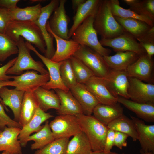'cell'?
Returning a JSON list of instances; mask_svg holds the SVG:
<instances>
[{"instance_id": "cell-42", "label": "cell", "mask_w": 154, "mask_h": 154, "mask_svg": "<svg viewBox=\"0 0 154 154\" xmlns=\"http://www.w3.org/2000/svg\"><path fill=\"white\" fill-rule=\"evenodd\" d=\"M10 21L8 9L0 7V33H5L8 24Z\"/></svg>"}, {"instance_id": "cell-50", "label": "cell", "mask_w": 154, "mask_h": 154, "mask_svg": "<svg viewBox=\"0 0 154 154\" xmlns=\"http://www.w3.org/2000/svg\"><path fill=\"white\" fill-rule=\"evenodd\" d=\"M88 154H118L117 153L115 152H112L111 151L110 152H106L104 151H92Z\"/></svg>"}, {"instance_id": "cell-34", "label": "cell", "mask_w": 154, "mask_h": 154, "mask_svg": "<svg viewBox=\"0 0 154 154\" xmlns=\"http://www.w3.org/2000/svg\"><path fill=\"white\" fill-rule=\"evenodd\" d=\"M92 151L87 137L81 131L69 141L66 154H88Z\"/></svg>"}, {"instance_id": "cell-53", "label": "cell", "mask_w": 154, "mask_h": 154, "mask_svg": "<svg viewBox=\"0 0 154 154\" xmlns=\"http://www.w3.org/2000/svg\"><path fill=\"white\" fill-rule=\"evenodd\" d=\"M2 131L0 129V133Z\"/></svg>"}, {"instance_id": "cell-51", "label": "cell", "mask_w": 154, "mask_h": 154, "mask_svg": "<svg viewBox=\"0 0 154 154\" xmlns=\"http://www.w3.org/2000/svg\"><path fill=\"white\" fill-rule=\"evenodd\" d=\"M141 154H154V153L152 152H145L141 149L140 151Z\"/></svg>"}, {"instance_id": "cell-54", "label": "cell", "mask_w": 154, "mask_h": 154, "mask_svg": "<svg viewBox=\"0 0 154 154\" xmlns=\"http://www.w3.org/2000/svg\"><path fill=\"white\" fill-rule=\"evenodd\" d=\"M1 65H2V64H1V62H0V67L1 66Z\"/></svg>"}, {"instance_id": "cell-14", "label": "cell", "mask_w": 154, "mask_h": 154, "mask_svg": "<svg viewBox=\"0 0 154 154\" xmlns=\"http://www.w3.org/2000/svg\"><path fill=\"white\" fill-rule=\"evenodd\" d=\"M17 84L15 89L25 92H34L38 88L42 87L50 80L49 73L38 74L35 70H27L17 76H11Z\"/></svg>"}, {"instance_id": "cell-23", "label": "cell", "mask_w": 154, "mask_h": 154, "mask_svg": "<svg viewBox=\"0 0 154 154\" xmlns=\"http://www.w3.org/2000/svg\"><path fill=\"white\" fill-rule=\"evenodd\" d=\"M25 92L16 89H9L6 86L0 90V98L4 104L12 110L14 120L18 121L21 106Z\"/></svg>"}, {"instance_id": "cell-8", "label": "cell", "mask_w": 154, "mask_h": 154, "mask_svg": "<svg viewBox=\"0 0 154 154\" xmlns=\"http://www.w3.org/2000/svg\"><path fill=\"white\" fill-rule=\"evenodd\" d=\"M114 17L125 31L139 42L154 40V26L151 27L145 22L135 19Z\"/></svg>"}, {"instance_id": "cell-40", "label": "cell", "mask_w": 154, "mask_h": 154, "mask_svg": "<svg viewBox=\"0 0 154 154\" xmlns=\"http://www.w3.org/2000/svg\"><path fill=\"white\" fill-rule=\"evenodd\" d=\"M60 71L62 80L64 85L69 89L70 86L77 83L70 59L62 61Z\"/></svg>"}, {"instance_id": "cell-9", "label": "cell", "mask_w": 154, "mask_h": 154, "mask_svg": "<svg viewBox=\"0 0 154 154\" xmlns=\"http://www.w3.org/2000/svg\"><path fill=\"white\" fill-rule=\"evenodd\" d=\"M99 41L103 46L111 48L116 52L130 51L140 55L146 54L145 50L139 42L131 34L126 31L114 38L101 39Z\"/></svg>"}, {"instance_id": "cell-18", "label": "cell", "mask_w": 154, "mask_h": 154, "mask_svg": "<svg viewBox=\"0 0 154 154\" xmlns=\"http://www.w3.org/2000/svg\"><path fill=\"white\" fill-rule=\"evenodd\" d=\"M46 28L48 31L53 35L56 44V50L50 59L55 62H59L70 59L77 50L80 45L71 39L65 40L55 35L51 30L48 21Z\"/></svg>"}, {"instance_id": "cell-39", "label": "cell", "mask_w": 154, "mask_h": 154, "mask_svg": "<svg viewBox=\"0 0 154 154\" xmlns=\"http://www.w3.org/2000/svg\"><path fill=\"white\" fill-rule=\"evenodd\" d=\"M16 43L4 33H0V62L5 61L11 56L18 53Z\"/></svg>"}, {"instance_id": "cell-25", "label": "cell", "mask_w": 154, "mask_h": 154, "mask_svg": "<svg viewBox=\"0 0 154 154\" xmlns=\"http://www.w3.org/2000/svg\"><path fill=\"white\" fill-rule=\"evenodd\" d=\"M54 90L60 100V108L57 110L58 115L67 114L76 116L83 114L80 106L70 90L67 91L59 89Z\"/></svg>"}, {"instance_id": "cell-20", "label": "cell", "mask_w": 154, "mask_h": 154, "mask_svg": "<svg viewBox=\"0 0 154 154\" xmlns=\"http://www.w3.org/2000/svg\"><path fill=\"white\" fill-rule=\"evenodd\" d=\"M54 116L49 113L44 112L39 107L31 119L21 129L18 137L22 147H25L27 138L34 132L37 133L43 127L41 124Z\"/></svg>"}, {"instance_id": "cell-5", "label": "cell", "mask_w": 154, "mask_h": 154, "mask_svg": "<svg viewBox=\"0 0 154 154\" xmlns=\"http://www.w3.org/2000/svg\"><path fill=\"white\" fill-rule=\"evenodd\" d=\"M16 43L18 49V56L14 64L7 71V75L18 76L23 74L24 71L28 70H33L42 74L48 73L41 62L35 61L32 58L30 50L26 46L23 37H20Z\"/></svg>"}, {"instance_id": "cell-2", "label": "cell", "mask_w": 154, "mask_h": 154, "mask_svg": "<svg viewBox=\"0 0 154 154\" xmlns=\"http://www.w3.org/2000/svg\"><path fill=\"white\" fill-rule=\"evenodd\" d=\"M5 33L15 43L20 37L33 44L44 54L46 45L41 31L35 22L10 21Z\"/></svg>"}, {"instance_id": "cell-52", "label": "cell", "mask_w": 154, "mask_h": 154, "mask_svg": "<svg viewBox=\"0 0 154 154\" xmlns=\"http://www.w3.org/2000/svg\"><path fill=\"white\" fill-rule=\"evenodd\" d=\"M0 154H11L8 151H3V152L1 153Z\"/></svg>"}, {"instance_id": "cell-45", "label": "cell", "mask_w": 154, "mask_h": 154, "mask_svg": "<svg viewBox=\"0 0 154 154\" xmlns=\"http://www.w3.org/2000/svg\"><path fill=\"white\" fill-rule=\"evenodd\" d=\"M115 131L109 129L108 130L105 140L104 151L106 152L111 151L114 146Z\"/></svg>"}, {"instance_id": "cell-19", "label": "cell", "mask_w": 154, "mask_h": 154, "mask_svg": "<svg viewBox=\"0 0 154 154\" xmlns=\"http://www.w3.org/2000/svg\"><path fill=\"white\" fill-rule=\"evenodd\" d=\"M69 89L80 106L83 114L91 115L94 108L99 103L85 84L77 83L70 86Z\"/></svg>"}, {"instance_id": "cell-3", "label": "cell", "mask_w": 154, "mask_h": 154, "mask_svg": "<svg viewBox=\"0 0 154 154\" xmlns=\"http://www.w3.org/2000/svg\"><path fill=\"white\" fill-rule=\"evenodd\" d=\"M76 116L82 131L84 133L88 139L92 151H103L109 129L107 126L93 116L82 114Z\"/></svg>"}, {"instance_id": "cell-47", "label": "cell", "mask_w": 154, "mask_h": 154, "mask_svg": "<svg viewBox=\"0 0 154 154\" xmlns=\"http://www.w3.org/2000/svg\"><path fill=\"white\" fill-rule=\"evenodd\" d=\"M19 0H0V7L7 9H13L17 6Z\"/></svg>"}, {"instance_id": "cell-35", "label": "cell", "mask_w": 154, "mask_h": 154, "mask_svg": "<svg viewBox=\"0 0 154 154\" xmlns=\"http://www.w3.org/2000/svg\"><path fill=\"white\" fill-rule=\"evenodd\" d=\"M112 13L114 17L137 19L147 24L151 27L154 26L153 21L149 18L139 15L130 8L125 9L120 5L118 0H110Z\"/></svg>"}, {"instance_id": "cell-36", "label": "cell", "mask_w": 154, "mask_h": 154, "mask_svg": "<svg viewBox=\"0 0 154 154\" xmlns=\"http://www.w3.org/2000/svg\"><path fill=\"white\" fill-rule=\"evenodd\" d=\"M129 8L138 14L147 17L154 21V0H123Z\"/></svg>"}, {"instance_id": "cell-27", "label": "cell", "mask_w": 154, "mask_h": 154, "mask_svg": "<svg viewBox=\"0 0 154 154\" xmlns=\"http://www.w3.org/2000/svg\"><path fill=\"white\" fill-rule=\"evenodd\" d=\"M123 109L119 103L113 105L98 104L94 108L93 116L103 124L110 123L123 114Z\"/></svg>"}, {"instance_id": "cell-31", "label": "cell", "mask_w": 154, "mask_h": 154, "mask_svg": "<svg viewBox=\"0 0 154 154\" xmlns=\"http://www.w3.org/2000/svg\"><path fill=\"white\" fill-rule=\"evenodd\" d=\"M42 7L41 5L38 3L23 8L17 6L7 9L11 21L35 22L40 15Z\"/></svg>"}, {"instance_id": "cell-38", "label": "cell", "mask_w": 154, "mask_h": 154, "mask_svg": "<svg viewBox=\"0 0 154 154\" xmlns=\"http://www.w3.org/2000/svg\"><path fill=\"white\" fill-rule=\"evenodd\" d=\"M70 138L55 139L34 154H66Z\"/></svg>"}, {"instance_id": "cell-28", "label": "cell", "mask_w": 154, "mask_h": 154, "mask_svg": "<svg viewBox=\"0 0 154 154\" xmlns=\"http://www.w3.org/2000/svg\"><path fill=\"white\" fill-rule=\"evenodd\" d=\"M117 101L135 113L139 118L147 122H154V104L138 103L120 96Z\"/></svg>"}, {"instance_id": "cell-17", "label": "cell", "mask_w": 154, "mask_h": 154, "mask_svg": "<svg viewBox=\"0 0 154 154\" xmlns=\"http://www.w3.org/2000/svg\"><path fill=\"white\" fill-rule=\"evenodd\" d=\"M84 84L99 103L113 105L118 103L117 98L113 96L109 91L102 78L93 76Z\"/></svg>"}, {"instance_id": "cell-4", "label": "cell", "mask_w": 154, "mask_h": 154, "mask_svg": "<svg viewBox=\"0 0 154 154\" xmlns=\"http://www.w3.org/2000/svg\"><path fill=\"white\" fill-rule=\"evenodd\" d=\"M94 17L91 16L86 19L76 29L71 38L80 45L88 47L103 56H109L111 50L102 46L98 40L93 26Z\"/></svg>"}, {"instance_id": "cell-11", "label": "cell", "mask_w": 154, "mask_h": 154, "mask_svg": "<svg viewBox=\"0 0 154 154\" xmlns=\"http://www.w3.org/2000/svg\"><path fill=\"white\" fill-rule=\"evenodd\" d=\"M102 78L107 88L114 97L129 99L127 93L129 81L126 71L110 69L108 74Z\"/></svg>"}, {"instance_id": "cell-32", "label": "cell", "mask_w": 154, "mask_h": 154, "mask_svg": "<svg viewBox=\"0 0 154 154\" xmlns=\"http://www.w3.org/2000/svg\"><path fill=\"white\" fill-rule=\"evenodd\" d=\"M55 139L47 120L39 131L27 138L25 145L26 146L29 141H33L34 143L31 145V149L32 150H37L43 148Z\"/></svg>"}, {"instance_id": "cell-16", "label": "cell", "mask_w": 154, "mask_h": 154, "mask_svg": "<svg viewBox=\"0 0 154 154\" xmlns=\"http://www.w3.org/2000/svg\"><path fill=\"white\" fill-rule=\"evenodd\" d=\"M66 0H60L58 6L51 15L48 21L52 32L58 37L68 40V25L70 21L65 8Z\"/></svg>"}, {"instance_id": "cell-22", "label": "cell", "mask_w": 154, "mask_h": 154, "mask_svg": "<svg viewBox=\"0 0 154 154\" xmlns=\"http://www.w3.org/2000/svg\"><path fill=\"white\" fill-rule=\"evenodd\" d=\"M130 116L135 125L141 149L145 152L154 153V125H146L139 118Z\"/></svg>"}, {"instance_id": "cell-43", "label": "cell", "mask_w": 154, "mask_h": 154, "mask_svg": "<svg viewBox=\"0 0 154 154\" xmlns=\"http://www.w3.org/2000/svg\"><path fill=\"white\" fill-rule=\"evenodd\" d=\"M129 136L126 134L117 131H115L114 146L120 149L127 146V139Z\"/></svg>"}, {"instance_id": "cell-29", "label": "cell", "mask_w": 154, "mask_h": 154, "mask_svg": "<svg viewBox=\"0 0 154 154\" xmlns=\"http://www.w3.org/2000/svg\"><path fill=\"white\" fill-rule=\"evenodd\" d=\"M39 107L38 102L34 92H25L18 121L22 127L31 119Z\"/></svg>"}, {"instance_id": "cell-6", "label": "cell", "mask_w": 154, "mask_h": 154, "mask_svg": "<svg viewBox=\"0 0 154 154\" xmlns=\"http://www.w3.org/2000/svg\"><path fill=\"white\" fill-rule=\"evenodd\" d=\"M73 56L86 65L95 76L103 78L109 72L110 69L103 56L88 47L80 45Z\"/></svg>"}, {"instance_id": "cell-37", "label": "cell", "mask_w": 154, "mask_h": 154, "mask_svg": "<svg viewBox=\"0 0 154 154\" xmlns=\"http://www.w3.org/2000/svg\"><path fill=\"white\" fill-rule=\"evenodd\" d=\"M70 59L77 83L84 84L94 76L91 70L79 60L73 56Z\"/></svg>"}, {"instance_id": "cell-1", "label": "cell", "mask_w": 154, "mask_h": 154, "mask_svg": "<svg viewBox=\"0 0 154 154\" xmlns=\"http://www.w3.org/2000/svg\"><path fill=\"white\" fill-rule=\"evenodd\" d=\"M93 26L101 39L114 38L125 31L113 15L110 0H100L94 17Z\"/></svg>"}, {"instance_id": "cell-33", "label": "cell", "mask_w": 154, "mask_h": 154, "mask_svg": "<svg viewBox=\"0 0 154 154\" xmlns=\"http://www.w3.org/2000/svg\"><path fill=\"white\" fill-rule=\"evenodd\" d=\"M107 126L109 129L115 131L126 134L133 141L138 140L137 134L133 121L123 114L111 122Z\"/></svg>"}, {"instance_id": "cell-24", "label": "cell", "mask_w": 154, "mask_h": 154, "mask_svg": "<svg viewBox=\"0 0 154 154\" xmlns=\"http://www.w3.org/2000/svg\"><path fill=\"white\" fill-rule=\"evenodd\" d=\"M100 0H87L78 7L73 18V24L69 30V38L75 30L86 19L91 16H94Z\"/></svg>"}, {"instance_id": "cell-15", "label": "cell", "mask_w": 154, "mask_h": 154, "mask_svg": "<svg viewBox=\"0 0 154 154\" xmlns=\"http://www.w3.org/2000/svg\"><path fill=\"white\" fill-rule=\"evenodd\" d=\"M154 62L146 54L140 55L130 65L126 71L128 77L139 79L147 83L153 84Z\"/></svg>"}, {"instance_id": "cell-49", "label": "cell", "mask_w": 154, "mask_h": 154, "mask_svg": "<svg viewBox=\"0 0 154 154\" xmlns=\"http://www.w3.org/2000/svg\"><path fill=\"white\" fill-rule=\"evenodd\" d=\"M86 0H72V9L74 12L75 13L78 7L80 4L83 3Z\"/></svg>"}, {"instance_id": "cell-10", "label": "cell", "mask_w": 154, "mask_h": 154, "mask_svg": "<svg viewBox=\"0 0 154 154\" xmlns=\"http://www.w3.org/2000/svg\"><path fill=\"white\" fill-rule=\"evenodd\" d=\"M60 0H52L45 6L42 7L38 19L35 22L40 29L46 45L44 56L50 59L54 55L55 50L53 45L54 37L47 31L46 25L50 16L58 6Z\"/></svg>"}, {"instance_id": "cell-48", "label": "cell", "mask_w": 154, "mask_h": 154, "mask_svg": "<svg viewBox=\"0 0 154 154\" xmlns=\"http://www.w3.org/2000/svg\"><path fill=\"white\" fill-rule=\"evenodd\" d=\"M7 86H13L16 87L17 86L16 82L14 80L10 81L0 80V90L3 87ZM0 103L3 105L5 109L7 111L9 110L7 107L4 104L2 99L0 98Z\"/></svg>"}, {"instance_id": "cell-30", "label": "cell", "mask_w": 154, "mask_h": 154, "mask_svg": "<svg viewBox=\"0 0 154 154\" xmlns=\"http://www.w3.org/2000/svg\"><path fill=\"white\" fill-rule=\"evenodd\" d=\"M38 102L39 107L45 112L51 109L58 110L60 107L59 97L54 90L40 87L34 92Z\"/></svg>"}, {"instance_id": "cell-13", "label": "cell", "mask_w": 154, "mask_h": 154, "mask_svg": "<svg viewBox=\"0 0 154 154\" xmlns=\"http://www.w3.org/2000/svg\"><path fill=\"white\" fill-rule=\"evenodd\" d=\"M128 78L127 93L129 99L138 103L154 104V84L135 78Z\"/></svg>"}, {"instance_id": "cell-26", "label": "cell", "mask_w": 154, "mask_h": 154, "mask_svg": "<svg viewBox=\"0 0 154 154\" xmlns=\"http://www.w3.org/2000/svg\"><path fill=\"white\" fill-rule=\"evenodd\" d=\"M140 56L132 52H119L114 55L103 56V57L109 69L126 71Z\"/></svg>"}, {"instance_id": "cell-21", "label": "cell", "mask_w": 154, "mask_h": 154, "mask_svg": "<svg viewBox=\"0 0 154 154\" xmlns=\"http://www.w3.org/2000/svg\"><path fill=\"white\" fill-rule=\"evenodd\" d=\"M21 129L6 126L0 133V151L11 154H22V147L18 139Z\"/></svg>"}, {"instance_id": "cell-41", "label": "cell", "mask_w": 154, "mask_h": 154, "mask_svg": "<svg viewBox=\"0 0 154 154\" xmlns=\"http://www.w3.org/2000/svg\"><path fill=\"white\" fill-rule=\"evenodd\" d=\"M4 108L0 103V129L2 131L6 126L21 129L22 126L18 122L12 119L6 113Z\"/></svg>"}, {"instance_id": "cell-12", "label": "cell", "mask_w": 154, "mask_h": 154, "mask_svg": "<svg viewBox=\"0 0 154 154\" xmlns=\"http://www.w3.org/2000/svg\"><path fill=\"white\" fill-rule=\"evenodd\" d=\"M25 42L28 48L42 60L47 68L50 80L42 87L49 90L59 89L66 91H69V89L64 85L60 76V69L62 62H56L52 60L39 53L31 44L27 41Z\"/></svg>"}, {"instance_id": "cell-7", "label": "cell", "mask_w": 154, "mask_h": 154, "mask_svg": "<svg viewBox=\"0 0 154 154\" xmlns=\"http://www.w3.org/2000/svg\"><path fill=\"white\" fill-rule=\"evenodd\" d=\"M55 139L70 138L82 131L76 116L60 115L49 123Z\"/></svg>"}, {"instance_id": "cell-55", "label": "cell", "mask_w": 154, "mask_h": 154, "mask_svg": "<svg viewBox=\"0 0 154 154\" xmlns=\"http://www.w3.org/2000/svg\"><path fill=\"white\" fill-rule=\"evenodd\" d=\"M125 154L124 153H122V154Z\"/></svg>"}, {"instance_id": "cell-44", "label": "cell", "mask_w": 154, "mask_h": 154, "mask_svg": "<svg viewBox=\"0 0 154 154\" xmlns=\"http://www.w3.org/2000/svg\"><path fill=\"white\" fill-rule=\"evenodd\" d=\"M17 57L9 60L3 66L0 67V80H8L11 78V76H9L6 74L7 70L15 63Z\"/></svg>"}, {"instance_id": "cell-46", "label": "cell", "mask_w": 154, "mask_h": 154, "mask_svg": "<svg viewBox=\"0 0 154 154\" xmlns=\"http://www.w3.org/2000/svg\"><path fill=\"white\" fill-rule=\"evenodd\" d=\"M145 50L148 57L152 58L154 54V40H150L139 42Z\"/></svg>"}]
</instances>
